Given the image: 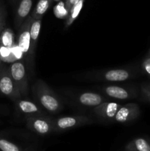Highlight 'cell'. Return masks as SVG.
<instances>
[{
	"instance_id": "obj_9",
	"label": "cell",
	"mask_w": 150,
	"mask_h": 151,
	"mask_svg": "<svg viewBox=\"0 0 150 151\" xmlns=\"http://www.w3.org/2000/svg\"><path fill=\"white\" fill-rule=\"evenodd\" d=\"M41 27V19L32 21L30 28V43H29V57H28L27 62L30 63L32 62L35 56V48H36L37 41H38V37H39L40 31Z\"/></svg>"
},
{
	"instance_id": "obj_31",
	"label": "cell",
	"mask_w": 150,
	"mask_h": 151,
	"mask_svg": "<svg viewBox=\"0 0 150 151\" xmlns=\"http://www.w3.org/2000/svg\"><path fill=\"white\" fill-rule=\"evenodd\" d=\"M0 45H1V44H0Z\"/></svg>"
},
{
	"instance_id": "obj_30",
	"label": "cell",
	"mask_w": 150,
	"mask_h": 151,
	"mask_svg": "<svg viewBox=\"0 0 150 151\" xmlns=\"http://www.w3.org/2000/svg\"><path fill=\"white\" fill-rule=\"evenodd\" d=\"M54 1H61V0H54Z\"/></svg>"
},
{
	"instance_id": "obj_20",
	"label": "cell",
	"mask_w": 150,
	"mask_h": 151,
	"mask_svg": "<svg viewBox=\"0 0 150 151\" xmlns=\"http://www.w3.org/2000/svg\"><path fill=\"white\" fill-rule=\"evenodd\" d=\"M69 10L66 8V4L63 1H60L54 7V16L60 19H67L69 16Z\"/></svg>"
},
{
	"instance_id": "obj_21",
	"label": "cell",
	"mask_w": 150,
	"mask_h": 151,
	"mask_svg": "<svg viewBox=\"0 0 150 151\" xmlns=\"http://www.w3.org/2000/svg\"><path fill=\"white\" fill-rule=\"evenodd\" d=\"M0 60L9 63H14L16 61V58L12 54L11 49L0 45Z\"/></svg>"
},
{
	"instance_id": "obj_19",
	"label": "cell",
	"mask_w": 150,
	"mask_h": 151,
	"mask_svg": "<svg viewBox=\"0 0 150 151\" xmlns=\"http://www.w3.org/2000/svg\"><path fill=\"white\" fill-rule=\"evenodd\" d=\"M0 151H26L18 145L0 137Z\"/></svg>"
},
{
	"instance_id": "obj_5",
	"label": "cell",
	"mask_w": 150,
	"mask_h": 151,
	"mask_svg": "<svg viewBox=\"0 0 150 151\" xmlns=\"http://www.w3.org/2000/svg\"><path fill=\"white\" fill-rule=\"evenodd\" d=\"M26 126L33 132L41 136H46L54 132L52 120L41 116H28Z\"/></svg>"
},
{
	"instance_id": "obj_10",
	"label": "cell",
	"mask_w": 150,
	"mask_h": 151,
	"mask_svg": "<svg viewBox=\"0 0 150 151\" xmlns=\"http://www.w3.org/2000/svg\"><path fill=\"white\" fill-rule=\"evenodd\" d=\"M32 7V0H21L18 6L16 16V27L19 28L21 26L26 18L29 16Z\"/></svg>"
},
{
	"instance_id": "obj_23",
	"label": "cell",
	"mask_w": 150,
	"mask_h": 151,
	"mask_svg": "<svg viewBox=\"0 0 150 151\" xmlns=\"http://www.w3.org/2000/svg\"><path fill=\"white\" fill-rule=\"evenodd\" d=\"M141 92L143 96L150 103V84H146L141 87Z\"/></svg>"
},
{
	"instance_id": "obj_4",
	"label": "cell",
	"mask_w": 150,
	"mask_h": 151,
	"mask_svg": "<svg viewBox=\"0 0 150 151\" xmlns=\"http://www.w3.org/2000/svg\"><path fill=\"white\" fill-rule=\"evenodd\" d=\"M0 91L13 100L21 98V94L13 81L9 69H3L0 72Z\"/></svg>"
},
{
	"instance_id": "obj_26",
	"label": "cell",
	"mask_w": 150,
	"mask_h": 151,
	"mask_svg": "<svg viewBox=\"0 0 150 151\" xmlns=\"http://www.w3.org/2000/svg\"><path fill=\"white\" fill-rule=\"evenodd\" d=\"M0 23L4 24V15H3L2 10H1V4H0Z\"/></svg>"
},
{
	"instance_id": "obj_27",
	"label": "cell",
	"mask_w": 150,
	"mask_h": 151,
	"mask_svg": "<svg viewBox=\"0 0 150 151\" xmlns=\"http://www.w3.org/2000/svg\"><path fill=\"white\" fill-rule=\"evenodd\" d=\"M4 29V24L0 23V34H1V32H2V30Z\"/></svg>"
},
{
	"instance_id": "obj_1",
	"label": "cell",
	"mask_w": 150,
	"mask_h": 151,
	"mask_svg": "<svg viewBox=\"0 0 150 151\" xmlns=\"http://www.w3.org/2000/svg\"><path fill=\"white\" fill-rule=\"evenodd\" d=\"M32 91L41 106L51 113H57L63 106L53 90L42 80L36 81L32 86Z\"/></svg>"
},
{
	"instance_id": "obj_16",
	"label": "cell",
	"mask_w": 150,
	"mask_h": 151,
	"mask_svg": "<svg viewBox=\"0 0 150 151\" xmlns=\"http://www.w3.org/2000/svg\"><path fill=\"white\" fill-rule=\"evenodd\" d=\"M51 0H39L32 11L31 16L34 20H38L42 19L44 13L47 11L51 4Z\"/></svg>"
},
{
	"instance_id": "obj_14",
	"label": "cell",
	"mask_w": 150,
	"mask_h": 151,
	"mask_svg": "<svg viewBox=\"0 0 150 151\" xmlns=\"http://www.w3.org/2000/svg\"><path fill=\"white\" fill-rule=\"evenodd\" d=\"M104 92L107 96L119 100H126L131 97V93L126 88L116 86H110L104 88Z\"/></svg>"
},
{
	"instance_id": "obj_7",
	"label": "cell",
	"mask_w": 150,
	"mask_h": 151,
	"mask_svg": "<svg viewBox=\"0 0 150 151\" xmlns=\"http://www.w3.org/2000/svg\"><path fill=\"white\" fill-rule=\"evenodd\" d=\"M140 108L135 103H128L121 106L113 118V122L119 123H127L139 116Z\"/></svg>"
},
{
	"instance_id": "obj_28",
	"label": "cell",
	"mask_w": 150,
	"mask_h": 151,
	"mask_svg": "<svg viewBox=\"0 0 150 151\" xmlns=\"http://www.w3.org/2000/svg\"><path fill=\"white\" fill-rule=\"evenodd\" d=\"M1 60H0V72H1Z\"/></svg>"
},
{
	"instance_id": "obj_17",
	"label": "cell",
	"mask_w": 150,
	"mask_h": 151,
	"mask_svg": "<svg viewBox=\"0 0 150 151\" xmlns=\"http://www.w3.org/2000/svg\"><path fill=\"white\" fill-rule=\"evenodd\" d=\"M15 43L14 32L10 28H4L0 34V44L4 47L11 48Z\"/></svg>"
},
{
	"instance_id": "obj_8",
	"label": "cell",
	"mask_w": 150,
	"mask_h": 151,
	"mask_svg": "<svg viewBox=\"0 0 150 151\" xmlns=\"http://www.w3.org/2000/svg\"><path fill=\"white\" fill-rule=\"evenodd\" d=\"M121 106L120 104L113 102H104L99 106H96L94 109V112L99 117L104 120L113 121Z\"/></svg>"
},
{
	"instance_id": "obj_12",
	"label": "cell",
	"mask_w": 150,
	"mask_h": 151,
	"mask_svg": "<svg viewBox=\"0 0 150 151\" xmlns=\"http://www.w3.org/2000/svg\"><path fill=\"white\" fill-rule=\"evenodd\" d=\"M102 79L110 82H120L129 79L131 74L129 71L124 69H111L104 72L102 75Z\"/></svg>"
},
{
	"instance_id": "obj_6",
	"label": "cell",
	"mask_w": 150,
	"mask_h": 151,
	"mask_svg": "<svg viewBox=\"0 0 150 151\" xmlns=\"http://www.w3.org/2000/svg\"><path fill=\"white\" fill-rule=\"evenodd\" d=\"M33 19L31 16L26 18L21 26L19 27V36L17 44L23 52L26 60H28L29 51V43H30V28Z\"/></svg>"
},
{
	"instance_id": "obj_24",
	"label": "cell",
	"mask_w": 150,
	"mask_h": 151,
	"mask_svg": "<svg viewBox=\"0 0 150 151\" xmlns=\"http://www.w3.org/2000/svg\"><path fill=\"white\" fill-rule=\"evenodd\" d=\"M142 67L144 72L150 76V56H147L143 61Z\"/></svg>"
},
{
	"instance_id": "obj_29",
	"label": "cell",
	"mask_w": 150,
	"mask_h": 151,
	"mask_svg": "<svg viewBox=\"0 0 150 151\" xmlns=\"http://www.w3.org/2000/svg\"><path fill=\"white\" fill-rule=\"evenodd\" d=\"M148 56H150V50H149V54H148Z\"/></svg>"
},
{
	"instance_id": "obj_13",
	"label": "cell",
	"mask_w": 150,
	"mask_h": 151,
	"mask_svg": "<svg viewBox=\"0 0 150 151\" xmlns=\"http://www.w3.org/2000/svg\"><path fill=\"white\" fill-rule=\"evenodd\" d=\"M17 105L22 113H24L29 116H43L44 115L42 110L35 103L29 100H19Z\"/></svg>"
},
{
	"instance_id": "obj_15",
	"label": "cell",
	"mask_w": 150,
	"mask_h": 151,
	"mask_svg": "<svg viewBox=\"0 0 150 151\" xmlns=\"http://www.w3.org/2000/svg\"><path fill=\"white\" fill-rule=\"evenodd\" d=\"M126 151H150V141L144 138H136L125 146Z\"/></svg>"
},
{
	"instance_id": "obj_11",
	"label": "cell",
	"mask_w": 150,
	"mask_h": 151,
	"mask_svg": "<svg viewBox=\"0 0 150 151\" xmlns=\"http://www.w3.org/2000/svg\"><path fill=\"white\" fill-rule=\"evenodd\" d=\"M79 103L88 107H96L104 102V98L99 94L94 92H85L78 97Z\"/></svg>"
},
{
	"instance_id": "obj_22",
	"label": "cell",
	"mask_w": 150,
	"mask_h": 151,
	"mask_svg": "<svg viewBox=\"0 0 150 151\" xmlns=\"http://www.w3.org/2000/svg\"><path fill=\"white\" fill-rule=\"evenodd\" d=\"M10 49H11L12 54H13V55L14 56V58H16V61L22 60V58L24 57V55L23 52L21 50V48L19 47V46L18 45L17 43H15V44H13V47Z\"/></svg>"
},
{
	"instance_id": "obj_2",
	"label": "cell",
	"mask_w": 150,
	"mask_h": 151,
	"mask_svg": "<svg viewBox=\"0 0 150 151\" xmlns=\"http://www.w3.org/2000/svg\"><path fill=\"white\" fill-rule=\"evenodd\" d=\"M91 123L92 120L85 116H64L52 120L54 132H61Z\"/></svg>"
},
{
	"instance_id": "obj_25",
	"label": "cell",
	"mask_w": 150,
	"mask_h": 151,
	"mask_svg": "<svg viewBox=\"0 0 150 151\" xmlns=\"http://www.w3.org/2000/svg\"><path fill=\"white\" fill-rule=\"evenodd\" d=\"M79 1V0H66L65 4H66V8H67L68 10H69V12H70L71 9L72 8V7H73L74 4H76Z\"/></svg>"
},
{
	"instance_id": "obj_3",
	"label": "cell",
	"mask_w": 150,
	"mask_h": 151,
	"mask_svg": "<svg viewBox=\"0 0 150 151\" xmlns=\"http://www.w3.org/2000/svg\"><path fill=\"white\" fill-rule=\"evenodd\" d=\"M13 78L22 96L28 94V78L26 75L24 63L21 60L12 63L9 69Z\"/></svg>"
},
{
	"instance_id": "obj_18",
	"label": "cell",
	"mask_w": 150,
	"mask_h": 151,
	"mask_svg": "<svg viewBox=\"0 0 150 151\" xmlns=\"http://www.w3.org/2000/svg\"><path fill=\"white\" fill-rule=\"evenodd\" d=\"M84 4V0H79L76 4L72 7V8L71 9L70 13H69V16L68 17V19H66V27L70 26L72 23L74 22V21L77 18L78 15L80 13L81 10H82V7H83Z\"/></svg>"
}]
</instances>
